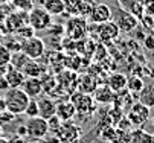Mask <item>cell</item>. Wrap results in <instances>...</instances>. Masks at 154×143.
<instances>
[{"instance_id":"obj_17","label":"cell","mask_w":154,"mask_h":143,"mask_svg":"<svg viewBox=\"0 0 154 143\" xmlns=\"http://www.w3.org/2000/svg\"><path fill=\"white\" fill-rule=\"evenodd\" d=\"M127 76L122 75V73H113L112 76L108 78V82L107 85L112 88L113 93H121V91H125L127 90Z\"/></svg>"},{"instance_id":"obj_43","label":"cell","mask_w":154,"mask_h":143,"mask_svg":"<svg viewBox=\"0 0 154 143\" xmlns=\"http://www.w3.org/2000/svg\"><path fill=\"white\" fill-rule=\"evenodd\" d=\"M151 29H152V32H151V34H154V25H152V28H151Z\"/></svg>"},{"instance_id":"obj_37","label":"cell","mask_w":154,"mask_h":143,"mask_svg":"<svg viewBox=\"0 0 154 143\" xmlns=\"http://www.w3.org/2000/svg\"><path fill=\"white\" fill-rule=\"evenodd\" d=\"M3 37H5V31L0 29V44H2V41H3Z\"/></svg>"},{"instance_id":"obj_3","label":"cell","mask_w":154,"mask_h":143,"mask_svg":"<svg viewBox=\"0 0 154 143\" xmlns=\"http://www.w3.org/2000/svg\"><path fill=\"white\" fill-rule=\"evenodd\" d=\"M28 23L35 31H46L54 23V17L45 8H32L28 12Z\"/></svg>"},{"instance_id":"obj_12","label":"cell","mask_w":154,"mask_h":143,"mask_svg":"<svg viewBox=\"0 0 154 143\" xmlns=\"http://www.w3.org/2000/svg\"><path fill=\"white\" fill-rule=\"evenodd\" d=\"M98 26V37L102 40V41H110V40H115L118 38V35L121 34L119 32V28L116 26L115 22H105V23H101V25H96Z\"/></svg>"},{"instance_id":"obj_26","label":"cell","mask_w":154,"mask_h":143,"mask_svg":"<svg viewBox=\"0 0 154 143\" xmlns=\"http://www.w3.org/2000/svg\"><path fill=\"white\" fill-rule=\"evenodd\" d=\"M8 3L14 11H21V12H29L34 8V0H9Z\"/></svg>"},{"instance_id":"obj_13","label":"cell","mask_w":154,"mask_h":143,"mask_svg":"<svg viewBox=\"0 0 154 143\" xmlns=\"http://www.w3.org/2000/svg\"><path fill=\"white\" fill-rule=\"evenodd\" d=\"M37 104H38V116L43 117L45 120L52 117L57 111V104L51 97H41L37 100Z\"/></svg>"},{"instance_id":"obj_23","label":"cell","mask_w":154,"mask_h":143,"mask_svg":"<svg viewBox=\"0 0 154 143\" xmlns=\"http://www.w3.org/2000/svg\"><path fill=\"white\" fill-rule=\"evenodd\" d=\"M21 73L25 76H35V78H40L43 75V67L41 64H38L35 59H29L28 63L25 64V67L21 69Z\"/></svg>"},{"instance_id":"obj_29","label":"cell","mask_w":154,"mask_h":143,"mask_svg":"<svg viewBox=\"0 0 154 143\" xmlns=\"http://www.w3.org/2000/svg\"><path fill=\"white\" fill-rule=\"evenodd\" d=\"M11 55L12 53L3 44H0V66H2V67H8L9 61H11Z\"/></svg>"},{"instance_id":"obj_39","label":"cell","mask_w":154,"mask_h":143,"mask_svg":"<svg viewBox=\"0 0 154 143\" xmlns=\"http://www.w3.org/2000/svg\"><path fill=\"white\" fill-rule=\"evenodd\" d=\"M9 0H0V5H5V3H8Z\"/></svg>"},{"instance_id":"obj_31","label":"cell","mask_w":154,"mask_h":143,"mask_svg":"<svg viewBox=\"0 0 154 143\" xmlns=\"http://www.w3.org/2000/svg\"><path fill=\"white\" fill-rule=\"evenodd\" d=\"M46 122H48V128H49V131H51V133H54V134L58 131V128H60V127H61V124H63V120H61L57 114H54L52 117H49Z\"/></svg>"},{"instance_id":"obj_28","label":"cell","mask_w":154,"mask_h":143,"mask_svg":"<svg viewBox=\"0 0 154 143\" xmlns=\"http://www.w3.org/2000/svg\"><path fill=\"white\" fill-rule=\"evenodd\" d=\"M23 114H26L28 117H37L38 116V104H37L35 99H32V97L29 99V102H28V105H26Z\"/></svg>"},{"instance_id":"obj_38","label":"cell","mask_w":154,"mask_h":143,"mask_svg":"<svg viewBox=\"0 0 154 143\" xmlns=\"http://www.w3.org/2000/svg\"><path fill=\"white\" fill-rule=\"evenodd\" d=\"M5 72H6V67H2V66H0V76H3Z\"/></svg>"},{"instance_id":"obj_22","label":"cell","mask_w":154,"mask_h":143,"mask_svg":"<svg viewBox=\"0 0 154 143\" xmlns=\"http://www.w3.org/2000/svg\"><path fill=\"white\" fill-rule=\"evenodd\" d=\"M2 44H3V46L11 52V53H14V52H20V47H21V40H20L15 34H5Z\"/></svg>"},{"instance_id":"obj_24","label":"cell","mask_w":154,"mask_h":143,"mask_svg":"<svg viewBox=\"0 0 154 143\" xmlns=\"http://www.w3.org/2000/svg\"><path fill=\"white\" fill-rule=\"evenodd\" d=\"M143 87H145L143 79L139 78V76H131V78L127 79V91L130 94H136L137 96Z\"/></svg>"},{"instance_id":"obj_10","label":"cell","mask_w":154,"mask_h":143,"mask_svg":"<svg viewBox=\"0 0 154 143\" xmlns=\"http://www.w3.org/2000/svg\"><path fill=\"white\" fill-rule=\"evenodd\" d=\"M89 17H90V22H92L93 25H101V23L110 22V20H112V17H113V12H112V9H110L108 5H105V3H98V5H93V8H92Z\"/></svg>"},{"instance_id":"obj_1","label":"cell","mask_w":154,"mask_h":143,"mask_svg":"<svg viewBox=\"0 0 154 143\" xmlns=\"http://www.w3.org/2000/svg\"><path fill=\"white\" fill-rule=\"evenodd\" d=\"M5 102H6V110H9L12 114L18 116L23 114L25 108L29 102V96L21 90V88H9L5 91Z\"/></svg>"},{"instance_id":"obj_11","label":"cell","mask_w":154,"mask_h":143,"mask_svg":"<svg viewBox=\"0 0 154 143\" xmlns=\"http://www.w3.org/2000/svg\"><path fill=\"white\" fill-rule=\"evenodd\" d=\"M20 88L32 99L38 97L43 93V90H45L43 88V81L40 78H35V76H26Z\"/></svg>"},{"instance_id":"obj_34","label":"cell","mask_w":154,"mask_h":143,"mask_svg":"<svg viewBox=\"0 0 154 143\" xmlns=\"http://www.w3.org/2000/svg\"><path fill=\"white\" fill-rule=\"evenodd\" d=\"M17 139L15 140H11V143H29V139L26 137H20V136H15Z\"/></svg>"},{"instance_id":"obj_30","label":"cell","mask_w":154,"mask_h":143,"mask_svg":"<svg viewBox=\"0 0 154 143\" xmlns=\"http://www.w3.org/2000/svg\"><path fill=\"white\" fill-rule=\"evenodd\" d=\"M15 114H12L9 110H3V111H0V125H2V128H3V125H9V124H12V122L15 120Z\"/></svg>"},{"instance_id":"obj_15","label":"cell","mask_w":154,"mask_h":143,"mask_svg":"<svg viewBox=\"0 0 154 143\" xmlns=\"http://www.w3.org/2000/svg\"><path fill=\"white\" fill-rule=\"evenodd\" d=\"M5 79L8 81V84H9V88H20L21 84H23V81H25V75L21 73L20 70L8 66L6 67V72H5Z\"/></svg>"},{"instance_id":"obj_18","label":"cell","mask_w":154,"mask_h":143,"mask_svg":"<svg viewBox=\"0 0 154 143\" xmlns=\"http://www.w3.org/2000/svg\"><path fill=\"white\" fill-rule=\"evenodd\" d=\"M137 97H139L140 104H143L149 110H154V84L145 85L140 90V93L137 94Z\"/></svg>"},{"instance_id":"obj_20","label":"cell","mask_w":154,"mask_h":143,"mask_svg":"<svg viewBox=\"0 0 154 143\" xmlns=\"http://www.w3.org/2000/svg\"><path fill=\"white\" fill-rule=\"evenodd\" d=\"M127 143H152V136L146 133L142 128H137L134 131L128 133V140Z\"/></svg>"},{"instance_id":"obj_5","label":"cell","mask_w":154,"mask_h":143,"mask_svg":"<svg viewBox=\"0 0 154 143\" xmlns=\"http://www.w3.org/2000/svg\"><path fill=\"white\" fill-rule=\"evenodd\" d=\"M25 128H26V137L31 139V140H35V139H43L48 133H49V128H48V122L37 116V117H28L26 124H25Z\"/></svg>"},{"instance_id":"obj_8","label":"cell","mask_w":154,"mask_h":143,"mask_svg":"<svg viewBox=\"0 0 154 143\" xmlns=\"http://www.w3.org/2000/svg\"><path fill=\"white\" fill-rule=\"evenodd\" d=\"M64 32L72 40H81L87 32V23H85L84 17H79V15L70 17L67 25L64 26Z\"/></svg>"},{"instance_id":"obj_27","label":"cell","mask_w":154,"mask_h":143,"mask_svg":"<svg viewBox=\"0 0 154 143\" xmlns=\"http://www.w3.org/2000/svg\"><path fill=\"white\" fill-rule=\"evenodd\" d=\"M35 32H37V31H35V29L28 23V25H25V26H21V28L15 32V35H17L20 40H26V38L34 37V35H35Z\"/></svg>"},{"instance_id":"obj_35","label":"cell","mask_w":154,"mask_h":143,"mask_svg":"<svg viewBox=\"0 0 154 143\" xmlns=\"http://www.w3.org/2000/svg\"><path fill=\"white\" fill-rule=\"evenodd\" d=\"M3 110H6V102L3 96H0V111H3Z\"/></svg>"},{"instance_id":"obj_2","label":"cell","mask_w":154,"mask_h":143,"mask_svg":"<svg viewBox=\"0 0 154 143\" xmlns=\"http://www.w3.org/2000/svg\"><path fill=\"white\" fill-rule=\"evenodd\" d=\"M20 52H23L28 58L31 59H38L45 55L46 52V44H45V40L34 35L31 38L26 40H21V47Z\"/></svg>"},{"instance_id":"obj_42","label":"cell","mask_w":154,"mask_h":143,"mask_svg":"<svg viewBox=\"0 0 154 143\" xmlns=\"http://www.w3.org/2000/svg\"><path fill=\"white\" fill-rule=\"evenodd\" d=\"M95 143H105V142H102V140H98V142H95Z\"/></svg>"},{"instance_id":"obj_4","label":"cell","mask_w":154,"mask_h":143,"mask_svg":"<svg viewBox=\"0 0 154 143\" xmlns=\"http://www.w3.org/2000/svg\"><path fill=\"white\" fill-rule=\"evenodd\" d=\"M81 134H82L81 128L76 124H72L70 120L63 122L58 131L55 133L60 143H78L81 139Z\"/></svg>"},{"instance_id":"obj_19","label":"cell","mask_w":154,"mask_h":143,"mask_svg":"<svg viewBox=\"0 0 154 143\" xmlns=\"http://www.w3.org/2000/svg\"><path fill=\"white\" fill-rule=\"evenodd\" d=\"M95 91V100L98 104H110L112 100H115V93L112 91L108 85H102L93 90Z\"/></svg>"},{"instance_id":"obj_33","label":"cell","mask_w":154,"mask_h":143,"mask_svg":"<svg viewBox=\"0 0 154 143\" xmlns=\"http://www.w3.org/2000/svg\"><path fill=\"white\" fill-rule=\"evenodd\" d=\"M6 90H9L8 81L5 79V76H0V91H6Z\"/></svg>"},{"instance_id":"obj_14","label":"cell","mask_w":154,"mask_h":143,"mask_svg":"<svg viewBox=\"0 0 154 143\" xmlns=\"http://www.w3.org/2000/svg\"><path fill=\"white\" fill-rule=\"evenodd\" d=\"M78 96L81 100H73V105H75L76 111L84 113V114H92L96 108V100L87 94H82V93H79Z\"/></svg>"},{"instance_id":"obj_6","label":"cell","mask_w":154,"mask_h":143,"mask_svg":"<svg viewBox=\"0 0 154 143\" xmlns=\"http://www.w3.org/2000/svg\"><path fill=\"white\" fill-rule=\"evenodd\" d=\"M149 116H151V110L148 107H145L143 104H140V102H136V104H133L131 108L128 110L127 119L130 120L131 125L140 128L149 120Z\"/></svg>"},{"instance_id":"obj_32","label":"cell","mask_w":154,"mask_h":143,"mask_svg":"<svg viewBox=\"0 0 154 143\" xmlns=\"http://www.w3.org/2000/svg\"><path fill=\"white\" fill-rule=\"evenodd\" d=\"M143 47L146 50H154V34H148L143 37Z\"/></svg>"},{"instance_id":"obj_7","label":"cell","mask_w":154,"mask_h":143,"mask_svg":"<svg viewBox=\"0 0 154 143\" xmlns=\"http://www.w3.org/2000/svg\"><path fill=\"white\" fill-rule=\"evenodd\" d=\"M28 25V12H21V11H11L5 22H3V26L6 28L5 29V34H15L21 26Z\"/></svg>"},{"instance_id":"obj_25","label":"cell","mask_w":154,"mask_h":143,"mask_svg":"<svg viewBox=\"0 0 154 143\" xmlns=\"http://www.w3.org/2000/svg\"><path fill=\"white\" fill-rule=\"evenodd\" d=\"M29 59H31V58H28V56H26V55H25L23 52H14V53L11 55V61H9V66L21 72V69L25 67V64L28 63Z\"/></svg>"},{"instance_id":"obj_21","label":"cell","mask_w":154,"mask_h":143,"mask_svg":"<svg viewBox=\"0 0 154 143\" xmlns=\"http://www.w3.org/2000/svg\"><path fill=\"white\" fill-rule=\"evenodd\" d=\"M43 8L52 17L54 15H64V0H45Z\"/></svg>"},{"instance_id":"obj_9","label":"cell","mask_w":154,"mask_h":143,"mask_svg":"<svg viewBox=\"0 0 154 143\" xmlns=\"http://www.w3.org/2000/svg\"><path fill=\"white\" fill-rule=\"evenodd\" d=\"M116 26L119 28V32H133L137 26H139V18L136 15H133L131 12L127 11H121L118 14L116 18Z\"/></svg>"},{"instance_id":"obj_41","label":"cell","mask_w":154,"mask_h":143,"mask_svg":"<svg viewBox=\"0 0 154 143\" xmlns=\"http://www.w3.org/2000/svg\"><path fill=\"white\" fill-rule=\"evenodd\" d=\"M151 122H152V128H154V116H152V119H151Z\"/></svg>"},{"instance_id":"obj_16","label":"cell","mask_w":154,"mask_h":143,"mask_svg":"<svg viewBox=\"0 0 154 143\" xmlns=\"http://www.w3.org/2000/svg\"><path fill=\"white\" fill-rule=\"evenodd\" d=\"M55 114L63 120V122H67V120H72L76 114V108L73 105V102L67 100V102H61V104L57 105V111Z\"/></svg>"},{"instance_id":"obj_36","label":"cell","mask_w":154,"mask_h":143,"mask_svg":"<svg viewBox=\"0 0 154 143\" xmlns=\"http://www.w3.org/2000/svg\"><path fill=\"white\" fill-rule=\"evenodd\" d=\"M0 143H11V140L6 139V137H3V136H0Z\"/></svg>"},{"instance_id":"obj_44","label":"cell","mask_w":154,"mask_h":143,"mask_svg":"<svg viewBox=\"0 0 154 143\" xmlns=\"http://www.w3.org/2000/svg\"><path fill=\"white\" fill-rule=\"evenodd\" d=\"M151 136H152V143H154V134H151Z\"/></svg>"},{"instance_id":"obj_40","label":"cell","mask_w":154,"mask_h":143,"mask_svg":"<svg viewBox=\"0 0 154 143\" xmlns=\"http://www.w3.org/2000/svg\"><path fill=\"white\" fill-rule=\"evenodd\" d=\"M0 136H3V128H2V125H0Z\"/></svg>"}]
</instances>
